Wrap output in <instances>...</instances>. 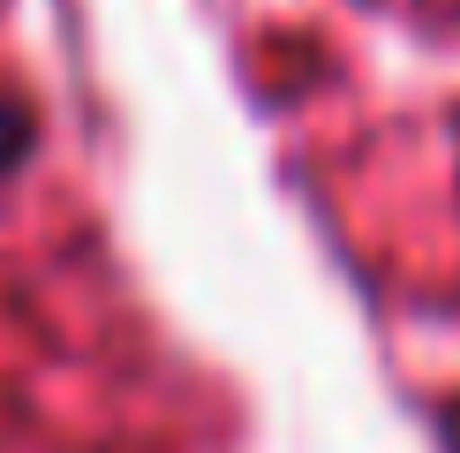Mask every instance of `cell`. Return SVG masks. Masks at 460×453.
I'll return each mask as SVG.
<instances>
[{"instance_id":"cell-1","label":"cell","mask_w":460,"mask_h":453,"mask_svg":"<svg viewBox=\"0 0 460 453\" xmlns=\"http://www.w3.org/2000/svg\"><path fill=\"white\" fill-rule=\"evenodd\" d=\"M23 144H31V121H23V106H8V99H0V174H8V166L23 159Z\"/></svg>"}]
</instances>
